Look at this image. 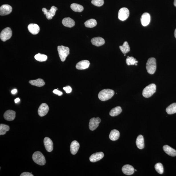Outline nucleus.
<instances>
[{"label":"nucleus","instance_id":"f257e3e1","mask_svg":"<svg viewBox=\"0 0 176 176\" xmlns=\"http://www.w3.org/2000/svg\"><path fill=\"white\" fill-rule=\"evenodd\" d=\"M115 94V92L111 89H104L100 91L98 94V98L102 101H105L111 99Z\"/></svg>","mask_w":176,"mask_h":176},{"label":"nucleus","instance_id":"f03ea898","mask_svg":"<svg viewBox=\"0 0 176 176\" xmlns=\"http://www.w3.org/2000/svg\"><path fill=\"white\" fill-rule=\"evenodd\" d=\"M146 68L148 74H154L157 68L156 59L155 58H151L148 59L146 64Z\"/></svg>","mask_w":176,"mask_h":176},{"label":"nucleus","instance_id":"7ed1b4c3","mask_svg":"<svg viewBox=\"0 0 176 176\" xmlns=\"http://www.w3.org/2000/svg\"><path fill=\"white\" fill-rule=\"evenodd\" d=\"M33 159L34 161L39 165H43L46 163L44 155L40 151H36L34 153Z\"/></svg>","mask_w":176,"mask_h":176},{"label":"nucleus","instance_id":"20e7f679","mask_svg":"<svg viewBox=\"0 0 176 176\" xmlns=\"http://www.w3.org/2000/svg\"><path fill=\"white\" fill-rule=\"evenodd\" d=\"M156 85L154 84H150L143 89V95L145 98H149L156 92Z\"/></svg>","mask_w":176,"mask_h":176},{"label":"nucleus","instance_id":"39448f33","mask_svg":"<svg viewBox=\"0 0 176 176\" xmlns=\"http://www.w3.org/2000/svg\"><path fill=\"white\" fill-rule=\"evenodd\" d=\"M58 51L60 58L62 61H65L66 58L70 54L69 48L64 46H59L58 47Z\"/></svg>","mask_w":176,"mask_h":176},{"label":"nucleus","instance_id":"423d86ee","mask_svg":"<svg viewBox=\"0 0 176 176\" xmlns=\"http://www.w3.org/2000/svg\"><path fill=\"white\" fill-rule=\"evenodd\" d=\"M12 31L10 27H7L4 29L1 32L0 38L3 42H5L7 40L10 39L12 36Z\"/></svg>","mask_w":176,"mask_h":176},{"label":"nucleus","instance_id":"0eeeda50","mask_svg":"<svg viewBox=\"0 0 176 176\" xmlns=\"http://www.w3.org/2000/svg\"><path fill=\"white\" fill-rule=\"evenodd\" d=\"M58 8L54 6H52L50 10H47L45 8H43L42 11L44 14L46 15V17L48 19L50 20L52 19L55 15Z\"/></svg>","mask_w":176,"mask_h":176},{"label":"nucleus","instance_id":"6e6552de","mask_svg":"<svg viewBox=\"0 0 176 176\" xmlns=\"http://www.w3.org/2000/svg\"><path fill=\"white\" fill-rule=\"evenodd\" d=\"M130 15L129 11L126 8H122L119 11L118 13V19L121 21H124L128 18Z\"/></svg>","mask_w":176,"mask_h":176},{"label":"nucleus","instance_id":"1a4fd4ad","mask_svg":"<svg viewBox=\"0 0 176 176\" xmlns=\"http://www.w3.org/2000/svg\"><path fill=\"white\" fill-rule=\"evenodd\" d=\"M100 122L101 120L99 117L91 118L89 123V128L91 131H93L96 129Z\"/></svg>","mask_w":176,"mask_h":176},{"label":"nucleus","instance_id":"9d476101","mask_svg":"<svg viewBox=\"0 0 176 176\" xmlns=\"http://www.w3.org/2000/svg\"><path fill=\"white\" fill-rule=\"evenodd\" d=\"M12 11V8L8 4L3 5L0 8V15L4 16L10 14Z\"/></svg>","mask_w":176,"mask_h":176},{"label":"nucleus","instance_id":"9b49d317","mask_svg":"<svg viewBox=\"0 0 176 176\" xmlns=\"http://www.w3.org/2000/svg\"><path fill=\"white\" fill-rule=\"evenodd\" d=\"M49 110V107L45 103H43L40 105L38 110V114L41 117L44 116L48 113Z\"/></svg>","mask_w":176,"mask_h":176},{"label":"nucleus","instance_id":"f8f14e48","mask_svg":"<svg viewBox=\"0 0 176 176\" xmlns=\"http://www.w3.org/2000/svg\"><path fill=\"white\" fill-rule=\"evenodd\" d=\"M43 142L47 151L49 152L52 151L53 149V143L51 139L46 137L44 139Z\"/></svg>","mask_w":176,"mask_h":176},{"label":"nucleus","instance_id":"ddd939ff","mask_svg":"<svg viewBox=\"0 0 176 176\" xmlns=\"http://www.w3.org/2000/svg\"><path fill=\"white\" fill-rule=\"evenodd\" d=\"M104 156V153L102 152L95 153L91 155L90 157V161L92 163H95L103 158Z\"/></svg>","mask_w":176,"mask_h":176},{"label":"nucleus","instance_id":"4468645a","mask_svg":"<svg viewBox=\"0 0 176 176\" xmlns=\"http://www.w3.org/2000/svg\"><path fill=\"white\" fill-rule=\"evenodd\" d=\"M122 170L124 174L128 175L133 174L135 171L133 167L129 164H127L123 166Z\"/></svg>","mask_w":176,"mask_h":176},{"label":"nucleus","instance_id":"2eb2a0df","mask_svg":"<svg viewBox=\"0 0 176 176\" xmlns=\"http://www.w3.org/2000/svg\"><path fill=\"white\" fill-rule=\"evenodd\" d=\"M150 21V16L147 13H143L141 16V21L143 26H146L149 24Z\"/></svg>","mask_w":176,"mask_h":176},{"label":"nucleus","instance_id":"dca6fc26","mask_svg":"<svg viewBox=\"0 0 176 176\" xmlns=\"http://www.w3.org/2000/svg\"><path fill=\"white\" fill-rule=\"evenodd\" d=\"M90 61L88 60H83L79 62L77 64L76 68L80 70H84L88 68L90 65Z\"/></svg>","mask_w":176,"mask_h":176},{"label":"nucleus","instance_id":"f3484780","mask_svg":"<svg viewBox=\"0 0 176 176\" xmlns=\"http://www.w3.org/2000/svg\"><path fill=\"white\" fill-rule=\"evenodd\" d=\"M15 112L11 110L7 111L4 114V117L6 120L13 121L15 118Z\"/></svg>","mask_w":176,"mask_h":176},{"label":"nucleus","instance_id":"a211bd4d","mask_svg":"<svg viewBox=\"0 0 176 176\" xmlns=\"http://www.w3.org/2000/svg\"><path fill=\"white\" fill-rule=\"evenodd\" d=\"M28 29L29 32L33 35H36L38 34L40 30L39 27L38 25L35 24H31L29 25Z\"/></svg>","mask_w":176,"mask_h":176},{"label":"nucleus","instance_id":"6ab92c4d","mask_svg":"<svg viewBox=\"0 0 176 176\" xmlns=\"http://www.w3.org/2000/svg\"><path fill=\"white\" fill-rule=\"evenodd\" d=\"M79 147V143L77 141H72L70 146V150L71 153L74 155L76 154Z\"/></svg>","mask_w":176,"mask_h":176},{"label":"nucleus","instance_id":"aec40b11","mask_svg":"<svg viewBox=\"0 0 176 176\" xmlns=\"http://www.w3.org/2000/svg\"><path fill=\"white\" fill-rule=\"evenodd\" d=\"M92 44L97 46H101L103 45L105 43L104 39L102 37H97L94 38L91 40Z\"/></svg>","mask_w":176,"mask_h":176},{"label":"nucleus","instance_id":"412c9836","mask_svg":"<svg viewBox=\"0 0 176 176\" xmlns=\"http://www.w3.org/2000/svg\"><path fill=\"white\" fill-rule=\"evenodd\" d=\"M62 23L64 26L68 27H72L75 25L74 20L70 17L64 18L62 20Z\"/></svg>","mask_w":176,"mask_h":176},{"label":"nucleus","instance_id":"4be33fe9","mask_svg":"<svg viewBox=\"0 0 176 176\" xmlns=\"http://www.w3.org/2000/svg\"><path fill=\"white\" fill-rule=\"evenodd\" d=\"M164 151L167 154L172 157L176 156V150L168 145H164L163 147Z\"/></svg>","mask_w":176,"mask_h":176},{"label":"nucleus","instance_id":"5701e85b","mask_svg":"<svg viewBox=\"0 0 176 176\" xmlns=\"http://www.w3.org/2000/svg\"><path fill=\"white\" fill-rule=\"evenodd\" d=\"M136 145L139 149H142L145 147L144 142L143 136L141 135H139L136 140Z\"/></svg>","mask_w":176,"mask_h":176},{"label":"nucleus","instance_id":"b1692460","mask_svg":"<svg viewBox=\"0 0 176 176\" xmlns=\"http://www.w3.org/2000/svg\"><path fill=\"white\" fill-rule=\"evenodd\" d=\"M120 137V132L117 130H112L109 134V138L110 140L115 141L117 140Z\"/></svg>","mask_w":176,"mask_h":176},{"label":"nucleus","instance_id":"393cba45","mask_svg":"<svg viewBox=\"0 0 176 176\" xmlns=\"http://www.w3.org/2000/svg\"><path fill=\"white\" fill-rule=\"evenodd\" d=\"M29 83L31 85L38 87H42L45 85L44 81L42 79L39 78L36 80H32L29 81Z\"/></svg>","mask_w":176,"mask_h":176},{"label":"nucleus","instance_id":"a878e982","mask_svg":"<svg viewBox=\"0 0 176 176\" xmlns=\"http://www.w3.org/2000/svg\"><path fill=\"white\" fill-rule=\"evenodd\" d=\"M122 111V110L120 106H117L111 110L109 114L112 116H115L119 115Z\"/></svg>","mask_w":176,"mask_h":176},{"label":"nucleus","instance_id":"bb28decb","mask_svg":"<svg viewBox=\"0 0 176 176\" xmlns=\"http://www.w3.org/2000/svg\"><path fill=\"white\" fill-rule=\"evenodd\" d=\"M70 8L75 12H81L84 10L83 6L76 3L72 4L71 5Z\"/></svg>","mask_w":176,"mask_h":176},{"label":"nucleus","instance_id":"cd10ccee","mask_svg":"<svg viewBox=\"0 0 176 176\" xmlns=\"http://www.w3.org/2000/svg\"><path fill=\"white\" fill-rule=\"evenodd\" d=\"M166 112L169 115L176 113V103H174L170 105L166 109Z\"/></svg>","mask_w":176,"mask_h":176},{"label":"nucleus","instance_id":"c85d7f7f","mask_svg":"<svg viewBox=\"0 0 176 176\" xmlns=\"http://www.w3.org/2000/svg\"><path fill=\"white\" fill-rule=\"evenodd\" d=\"M120 48L123 54H126L130 52V48L128 43L127 42H125L122 46H120Z\"/></svg>","mask_w":176,"mask_h":176},{"label":"nucleus","instance_id":"c756f323","mask_svg":"<svg viewBox=\"0 0 176 176\" xmlns=\"http://www.w3.org/2000/svg\"><path fill=\"white\" fill-rule=\"evenodd\" d=\"M97 24L96 21L93 19H89L84 23L85 26L88 28H92L96 26Z\"/></svg>","mask_w":176,"mask_h":176},{"label":"nucleus","instance_id":"7c9ffc66","mask_svg":"<svg viewBox=\"0 0 176 176\" xmlns=\"http://www.w3.org/2000/svg\"><path fill=\"white\" fill-rule=\"evenodd\" d=\"M9 130H10V127L8 125L4 124H1L0 125V135H4Z\"/></svg>","mask_w":176,"mask_h":176},{"label":"nucleus","instance_id":"2f4dec72","mask_svg":"<svg viewBox=\"0 0 176 176\" xmlns=\"http://www.w3.org/2000/svg\"><path fill=\"white\" fill-rule=\"evenodd\" d=\"M126 62L127 65L128 66L133 65H135L136 63H138V61L136 60L135 58L133 57L128 56L126 60Z\"/></svg>","mask_w":176,"mask_h":176},{"label":"nucleus","instance_id":"473e14b6","mask_svg":"<svg viewBox=\"0 0 176 176\" xmlns=\"http://www.w3.org/2000/svg\"><path fill=\"white\" fill-rule=\"evenodd\" d=\"M35 58L39 61L43 62L47 60V56L44 54L38 53L35 56Z\"/></svg>","mask_w":176,"mask_h":176},{"label":"nucleus","instance_id":"72a5a7b5","mask_svg":"<svg viewBox=\"0 0 176 176\" xmlns=\"http://www.w3.org/2000/svg\"><path fill=\"white\" fill-rule=\"evenodd\" d=\"M155 170L160 174H162L164 172L163 167L161 163H158L155 164Z\"/></svg>","mask_w":176,"mask_h":176},{"label":"nucleus","instance_id":"f704fd0d","mask_svg":"<svg viewBox=\"0 0 176 176\" xmlns=\"http://www.w3.org/2000/svg\"><path fill=\"white\" fill-rule=\"evenodd\" d=\"M104 2V0H92L91 3L95 6H101L103 5Z\"/></svg>","mask_w":176,"mask_h":176},{"label":"nucleus","instance_id":"c9c22d12","mask_svg":"<svg viewBox=\"0 0 176 176\" xmlns=\"http://www.w3.org/2000/svg\"><path fill=\"white\" fill-rule=\"evenodd\" d=\"M63 88L66 93H70L72 92V88L70 86H66L65 87H64Z\"/></svg>","mask_w":176,"mask_h":176},{"label":"nucleus","instance_id":"e433bc0d","mask_svg":"<svg viewBox=\"0 0 176 176\" xmlns=\"http://www.w3.org/2000/svg\"><path fill=\"white\" fill-rule=\"evenodd\" d=\"M53 92L56 95H58L59 96H61L63 94L62 92H61L60 91H59L58 90H54L53 91Z\"/></svg>","mask_w":176,"mask_h":176},{"label":"nucleus","instance_id":"4c0bfd02","mask_svg":"<svg viewBox=\"0 0 176 176\" xmlns=\"http://www.w3.org/2000/svg\"><path fill=\"white\" fill-rule=\"evenodd\" d=\"M21 176H33V175L31 173L29 172H24L20 175Z\"/></svg>","mask_w":176,"mask_h":176},{"label":"nucleus","instance_id":"58836bf2","mask_svg":"<svg viewBox=\"0 0 176 176\" xmlns=\"http://www.w3.org/2000/svg\"><path fill=\"white\" fill-rule=\"evenodd\" d=\"M17 89H14V90H13L11 91V93L13 94H15L17 93Z\"/></svg>","mask_w":176,"mask_h":176},{"label":"nucleus","instance_id":"ea45409f","mask_svg":"<svg viewBox=\"0 0 176 176\" xmlns=\"http://www.w3.org/2000/svg\"><path fill=\"white\" fill-rule=\"evenodd\" d=\"M20 101V99L19 98H17L15 100V103H17L18 102Z\"/></svg>","mask_w":176,"mask_h":176},{"label":"nucleus","instance_id":"a19ab883","mask_svg":"<svg viewBox=\"0 0 176 176\" xmlns=\"http://www.w3.org/2000/svg\"><path fill=\"white\" fill-rule=\"evenodd\" d=\"M174 5L176 7V0H174Z\"/></svg>","mask_w":176,"mask_h":176},{"label":"nucleus","instance_id":"79ce46f5","mask_svg":"<svg viewBox=\"0 0 176 176\" xmlns=\"http://www.w3.org/2000/svg\"><path fill=\"white\" fill-rule=\"evenodd\" d=\"M174 35H175V37L176 39V29H175V31Z\"/></svg>","mask_w":176,"mask_h":176},{"label":"nucleus","instance_id":"37998d69","mask_svg":"<svg viewBox=\"0 0 176 176\" xmlns=\"http://www.w3.org/2000/svg\"><path fill=\"white\" fill-rule=\"evenodd\" d=\"M135 66H137V63H136L135 64Z\"/></svg>","mask_w":176,"mask_h":176},{"label":"nucleus","instance_id":"c03bdc74","mask_svg":"<svg viewBox=\"0 0 176 176\" xmlns=\"http://www.w3.org/2000/svg\"><path fill=\"white\" fill-rule=\"evenodd\" d=\"M135 170V171H137V170H136V169H135V170Z\"/></svg>","mask_w":176,"mask_h":176},{"label":"nucleus","instance_id":"a18cd8bd","mask_svg":"<svg viewBox=\"0 0 176 176\" xmlns=\"http://www.w3.org/2000/svg\"><path fill=\"white\" fill-rule=\"evenodd\" d=\"M126 55L125 54H124V56H125Z\"/></svg>","mask_w":176,"mask_h":176}]
</instances>
